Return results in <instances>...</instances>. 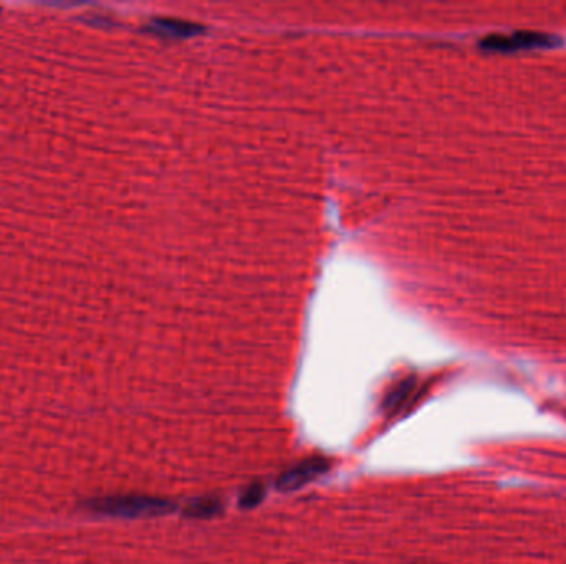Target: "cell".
<instances>
[{"mask_svg":"<svg viewBox=\"0 0 566 564\" xmlns=\"http://www.w3.org/2000/svg\"><path fill=\"white\" fill-rule=\"evenodd\" d=\"M87 508L106 517H120V518H146V517H159L168 515L174 505L170 500L153 497H103L95 498L87 503Z\"/></svg>","mask_w":566,"mask_h":564,"instance_id":"6da1fadb","label":"cell"},{"mask_svg":"<svg viewBox=\"0 0 566 564\" xmlns=\"http://www.w3.org/2000/svg\"><path fill=\"white\" fill-rule=\"evenodd\" d=\"M221 510H222L221 500L211 497L199 498L184 508V515L191 517V518H211V517L217 515Z\"/></svg>","mask_w":566,"mask_h":564,"instance_id":"277c9868","label":"cell"},{"mask_svg":"<svg viewBox=\"0 0 566 564\" xmlns=\"http://www.w3.org/2000/svg\"><path fill=\"white\" fill-rule=\"evenodd\" d=\"M263 500V486L252 485L242 494L238 505L242 508H254Z\"/></svg>","mask_w":566,"mask_h":564,"instance_id":"52a82bcc","label":"cell"},{"mask_svg":"<svg viewBox=\"0 0 566 564\" xmlns=\"http://www.w3.org/2000/svg\"><path fill=\"white\" fill-rule=\"evenodd\" d=\"M329 470V460L323 457H312L305 459L302 462L296 463L287 472H283L277 480V488L280 492H295L310 482L317 480L320 475L327 474Z\"/></svg>","mask_w":566,"mask_h":564,"instance_id":"3957f363","label":"cell"},{"mask_svg":"<svg viewBox=\"0 0 566 564\" xmlns=\"http://www.w3.org/2000/svg\"><path fill=\"white\" fill-rule=\"evenodd\" d=\"M412 387H414V381H404V383L399 384L396 389H393V391L387 394L385 402H383L387 416H389V414H395L401 407L404 406V402L408 401Z\"/></svg>","mask_w":566,"mask_h":564,"instance_id":"8992f818","label":"cell"},{"mask_svg":"<svg viewBox=\"0 0 566 564\" xmlns=\"http://www.w3.org/2000/svg\"><path fill=\"white\" fill-rule=\"evenodd\" d=\"M153 29H154L156 32H159V34L174 35V37H176V35H178V37H189V35L201 32V27H199V25L179 22V21H154Z\"/></svg>","mask_w":566,"mask_h":564,"instance_id":"5b68a950","label":"cell"},{"mask_svg":"<svg viewBox=\"0 0 566 564\" xmlns=\"http://www.w3.org/2000/svg\"><path fill=\"white\" fill-rule=\"evenodd\" d=\"M560 38L554 35L540 34V32H517L513 35H492L482 40L480 46L490 52L510 54L517 50H530V48H546L558 46Z\"/></svg>","mask_w":566,"mask_h":564,"instance_id":"7a4b0ae2","label":"cell"}]
</instances>
